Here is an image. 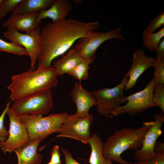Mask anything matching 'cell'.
<instances>
[{"label":"cell","mask_w":164,"mask_h":164,"mask_svg":"<svg viewBox=\"0 0 164 164\" xmlns=\"http://www.w3.org/2000/svg\"><path fill=\"white\" fill-rule=\"evenodd\" d=\"M98 28L97 21L84 22L71 18L48 23L40 32L37 67H51L54 58L64 54L76 41Z\"/></svg>","instance_id":"1"},{"label":"cell","mask_w":164,"mask_h":164,"mask_svg":"<svg viewBox=\"0 0 164 164\" xmlns=\"http://www.w3.org/2000/svg\"><path fill=\"white\" fill-rule=\"evenodd\" d=\"M56 69L53 67H39L34 71L16 74L7 89L11 91L12 101L28 96L43 90L51 89L58 83Z\"/></svg>","instance_id":"2"},{"label":"cell","mask_w":164,"mask_h":164,"mask_svg":"<svg viewBox=\"0 0 164 164\" xmlns=\"http://www.w3.org/2000/svg\"><path fill=\"white\" fill-rule=\"evenodd\" d=\"M150 125V121L144 122L139 128H125L116 131L104 143L102 151L105 158L120 164H133L123 159L121 154L127 150L140 149Z\"/></svg>","instance_id":"3"},{"label":"cell","mask_w":164,"mask_h":164,"mask_svg":"<svg viewBox=\"0 0 164 164\" xmlns=\"http://www.w3.org/2000/svg\"><path fill=\"white\" fill-rule=\"evenodd\" d=\"M69 115L64 112L51 114L43 117L27 115L18 116L25 126L30 141L41 138L44 139L50 135L58 132Z\"/></svg>","instance_id":"4"},{"label":"cell","mask_w":164,"mask_h":164,"mask_svg":"<svg viewBox=\"0 0 164 164\" xmlns=\"http://www.w3.org/2000/svg\"><path fill=\"white\" fill-rule=\"evenodd\" d=\"M13 101L11 108L18 116L46 114L52 109L53 103L51 89L40 91Z\"/></svg>","instance_id":"5"},{"label":"cell","mask_w":164,"mask_h":164,"mask_svg":"<svg viewBox=\"0 0 164 164\" xmlns=\"http://www.w3.org/2000/svg\"><path fill=\"white\" fill-rule=\"evenodd\" d=\"M127 73L121 81L116 86L106 87L90 91L94 96L97 103V111L101 115L108 116L111 111L126 101L124 98V91L128 80Z\"/></svg>","instance_id":"6"},{"label":"cell","mask_w":164,"mask_h":164,"mask_svg":"<svg viewBox=\"0 0 164 164\" xmlns=\"http://www.w3.org/2000/svg\"><path fill=\"white\" fill-rule=\"evenodd\" d=\"M154 84L152 78L142 90L125 96L126 104L112 110L108 116L112 117L124 114L133 115L149 108H158L152 100Z\"/></svg>","instance_id":"7"},{"label":"cell","mask_w":164,"mask_h":164,"mask_svg":"<svg viewBox=\"0 0 164 164\" xmlns=\"http://www.w3.org/2000/svg\"><path fill=\"white\" fill-rule=\"evenodd\" d=\"M121 29L120 27L107 32L91 31L78 39L74 47L79 50L84 59L92 63L97 58L95 53L97 49L104 42L113 38L124 39L121 34Z\"/></svg>","instance_id":"8"},{"label":"cell","mask_w":164,"mask_h":164,"mask_svg":"<svg viewBox=\"0 0 164 164\" xmlns=\"http://www.w3.org/2000/svg\"><path fill=\"white\" fill-rule=\"evenodd\" d=\"M40 30L39 27L33 31L23 34L14 29L7 28L3 32L6 39L26 49L30 58L31 70H33L39 54Z\"/></svg>","instance_id":"9"},{"label":"cell","mask_w":164,"mask_h":164,"mask_svg":"<svg viewBox=\"0 0 164 164\" xmlns=\"http://www.w3.org/2000/svg\"><path fill=\"white\" fill-rule=\"evenodd\" d=\"M93 120L91 115L86 118H72L69 114L61 125L56 138H68L87 145L91 136L90 129Z\"/></svg>","instance_id":"10"},{"label":"cell","mask_w":164,"mask_h":164,"mask_svg":"<svg viewBox=\"0 0 164 164\" xmlns=\"http://www.w3.org/2000/svg\"><path fill=\"white\" fill-rule=\"evenodd\" d=\"M154 119V121H150V125L143 138L141 148L134 152V157L137 161L149 160L156 155L154 147L157 139L162 133L164 115L161 113H155Z\"/></svg>","instance_id":"11"},{"label":"cell","mask_w":164,"mask_h":164,"mask_svg":"<svg viewBox=\"0 0 164 164\" xmlns=\"http://www.w3.org/2000/svg\"><path fill=\"white\" fill-rule=\"evenodd\" d=\"M9 119V129L7 140L2 143L0 149L5 154L11 152L28 143L29 139L27 129L19 117L9 108L6 113Z\"/></svg>","instance_id":"12"},{"label":"cell","mask_w":164,"mask_h":164,"mask_svg":"<svg viewBox=\"0 0 164 164\" xmlns=\"http://www.w3.org/2000/svg\"><path fill=\"white\" fill-rule=\"evenodd\" d=\"M70 95L76 105L77 111L75 114H69L70 117L84 118L90 116V109L97 105L95 98L90 91L84 88L80 83L75 82Z\"/></svg>","instance_id":"13"},{"label":"cell","mask_w":164,"mask_h":164,"mask_svg":"<svg viewBox=\"0 0 164 164\" xmlns=\"http://www.w3.org/2000/svg\"><path fill=\"white\" fill-rule=\"evenodd\" d=\"M156 60V58L146 56L142 49H139L135 51L131 67L127 72L128 80L124 90L128 91L135 87L140 76L148 68L153 67Z\"/></svg>","instance_id":"14"},{"label":"cell","mask_w":164,"mask_h":164,"mask_svg":"<svg viewBox=\"0 0 164 164\" xmlns=\"http://www.w3.org/2000/svg\"><path fill=\"white\" fill-rule=\"evenodd\" d=\"M38 13L13 14L2 23L3 27L26 32L33 31L38 28L40 22L37 19Z\"/></svg>","instance_id":"15"},{"label":"cell","mask_w":164,"mask_h":164,"mask_svg":"<svg viewBox=\"0 0 164 164\" xmlns=\"http://www.w3.org/2000/svg\"><path fill=\"white\" fill-rule=\"evenodd\" d=\"M44 139L39 138L29 141L23 146L15 150L17 164H41L43 156L37 152L38 146Z\"/></svg>","instance_id":"16"},{"label":"cell","mask_w":164,"mask_h":164,"mask_svg":"<svg viewBox=\"0 0 164 164\" xmlns=\"http://www.w3.org/2000/svg\"><path fill=\"white\" fill-rule=\"evenodd\" d=\"M72 9V5L68 0H54L49 9L38 12L37 20L49 18L54 22L64 19Z\"/></svg>","instance_id":"17"},{"label":"cell","mask_w":164,"mask_h":164,"mask_svg":"<svg viewBox=\"0 0 164 164\" xmlns=\"http://www.w3.org/2000/svg\"><path fill=\"white\" fill-rule=\"evenodd\" d=\"M84 59L79 50L74 47L56 60L53 67L56 69L58 76L66 73L70 75L74 68Z\"/></svg>","instance_id":"18"},{"label":"cell","mask_w":164,"mask_h":164,"mask_svg":"<svg viewBox=\"0 0 164 164\" xmlns=\"http://www.w3.org/2000/svg\"><path fill=\"white\" fill-rule=\"evenodd\" d=\"M54 0H23L12 11L13 14L38 13L47 9Z\"/></svg>","instance_id":"19"},{"label":"cell","mask_w":164,"mask_h":164,"mask_svg":"<svg viewBox=\"0 0 164 164\" xmlns=\"http://www.w3.org/2000/svg\"><path fill=\"white\" fill-rule=\"evenodd\" d=\"M88 143L91 149L89 160L90 164H113L111 161L107 160L103 155L104 143L99 135L96 133L91 135Z\"/></svg>","instance_id":"20"},{"label":"cell","mask_w":164,"mask_h":164,"mask_svg":"<svg viewBox=\"0 0 164 164\" xmlns=\"http://www.w3.org/2000/svg\"><path fill=\"white\" fill-rule=\"evenodd\" d=\"M164 36V26L155 33H143L142 36L143 46L151 51H156L159 43Z\"/></svg>","instance_id":"21"},{"label":"cell","mask_w":164,"mask_h":164,"mask_svg":"<svg viewBox=\"0 0 164 164\" xmlns=\"http://www.w3.org/2000/svg\"><path fill=\"white\" fill-rule=\"evenodd\" d=\"M91 63L90 61L84 59L74 68L70 75L79 81L87 79L89 77L88 71Z\"/></svg>","instance_id":"22"},{"label":"cell","mask_w":164,"mask_h":164,"mask_svg":"<svg viewBox=\"0 0 164 164\" xmlns=\"http://www.w3.org/2000/svg\"><path fill=\"white\" fill-rule=\"evenodd\" d=\"M0 51L6 52L19 56H28L26 50L22 46L11 42H7L0 38Z\"/></svg>","instance_id":"23"},{"label":"cell","mask_w":164,"mask_h":164,"mask_svg":"<svg viewBox=\"0 0 164 164\" xmlns=\"http://www.w3.org/2000/svg\"><path fill=\"white\" fill-rule=\"evenodd\" d=\"M152 100L164 113V84H154Z\"/></svg>","instance_id":"24"},{"label":"cell","mask_w":164,"mask_h":164,"mask_svg":"<svg viewBox=\"0 0 164 164\" xmlns=\"http://www.w3.org/2000/svg\"><path fill=\"white\" fill-rule=\"evenodd\" d=\"M153 67L154 70V75L152 78L154 84H164V59H156Z\"/></svg>","instance_id":"25"},{"label":"cell","mask_w":164,"mask_h":164,"mask_svg":"<svg viewBox=\"0 0 164 164\" xmlns=\"http://www.w3.org/2000/svg\"><path fill=\"white\" fill-rule=\"evenodd\" d=\"M164 25V12L159 13L153 19L146 27L143 33L146 32L153 33L157 29Z\"/></svg>","instance_id":"26"},{"label":"cell","mask_w":164,"mask_h":164,"mask_svg":"<svg viewBox=\"0 0 164 164\" xmlns=\"http://www.w3.org/2000/svg\"><path fill=\"white\" fill-rule=\"evenodd\" d=\"M12 101H9L7 103L5 107L0 115V148L1 145L7 140L9 136L8 131L4 126V119Z\"/></svg>","instance_id":"27"},{"label":"cell","mask_w":164,"mask_h":164,"mask_svg":"<svg viewBox=\"0 0 164 164\" xmlns=\"http://www.w3.org/2000/svg\"><path fill=\"white\" fill-rule=\"evenodd\" d=\"M23 0H3L0 5V20L8 12L12 11Z\"/></svg>","instance_id":"28"},{"label":"cell","mask_w":164,"mask_h":164,"mask_svg":"<svg viewBox=\"0 0 164 164\" xmlns=\"http://www.w3.org/2000/svg\"><path fill=\"white\" fill-rule=\"evenodd\" d=\"M134 164H164V153L156 152V156L152 159L145 161H137Z\"/></svg>","instance_id":"29"},{"label":"cell","mask_w":164,"mask_h":164,"mask_svg":"<svg viewBox=\"0 0 164 164\" xmlns=\"http://www.w3.org/2000/svg\"><path fill=\"white\" fill-rule=\"evenodd\" d=\"M50 162L55 164H62L60 159L61 155L60 152L58 145L54 146L50 152Z\"/></svg>","instance_id":"30"},{"label":"cell","mask_w":164,"mask_h":164,"mask_svg":"<svg viewBox=\"0 0 164 164\" xmlns=\"http://www.w3.org/2000/svg\"><path fill=\"white\" fill-rule=\"evenodd\" d=\"M61 150L64 156L65 164H80L74 159L72 154L68 150L63 148H61Z\"/></svg>","instance_id":"31"},{"label":"cell","mask_w":164,"mask_h":164,"mask_svg":"<svg viewBox=\"0 0 164 164\" xmlns=\"http://www.w3.org/2000/svg\"><path fill=\"white\" fill-rule=\"evenodd\" d=\"M156 51V59H164V39L160 41Z\"/></svg>","instance_id":"32"},{"label":"cell","mask_w":164,"mask_h":164,"mask_svg":"<svg viewBox=\"0 0 164 164\" xmlns=\"http://www.w3.org/2000/svg\"><path fill=\"white\" fill-rule=\"evenodd\" d=\"M154 151L156 153H164V143L156 141L154 146Z\"/></svg>","instance_id":"33"},{"label":"cell","mask_w":164,"mask_h":164,"mask_svg":"<svg viewBox=\"0 0 164 164\" xmlns=\"http://www.w3.org/2000/svg\"><path fill=\"white\" fill-rule=\"evenodd\" d=\"M47 164H55L50 161Z\"/></svg>","instance_id":"34"},{"label":"cell","mask_w":164,"mask_h":164,"mask_svg":"<svg viewBox=\"0 0 164 164\" xmlns=\"http://www.w3.org/2000/svg\"><path fill=\"white\" fill-rule=\"evenodd\" d=\"M3 0H0V5L3 1Z\"/></svg>","instance_id":"35"}]
</instances>
